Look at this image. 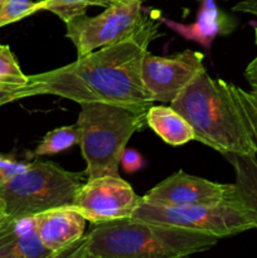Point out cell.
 <instances>
[{"label": "cell", "instance_id": "25", "mask_svg": "<svg viewBox=\"0 0 257 258\" xmlns=\"http://www.w3.org/2000/svg\"><path fill=\"white\" fill-rule=\"evenodd\" d=\"M7 216V206H5V202L0 198V222H2Z\"/></svg>", "mask_w": 257, "mask_h": 258}, {"label": "cell", "instance_id": "1", "mask_svg": "<svg viewBox=\"0 0 257 258\" xmlns=\"http://www.w3.org/2000/svg\"><path fill=\"white\" fill-rule=\"evenodd\" d=\"M161 17L149 15L130 37L78 57L75 62L28 76L20 97L50 95L77 102H103L136 111L153 106L141 77L149 44L159 35Z\"/></svg>", "mask_w": 257, "mask_h": 258}, {"label": "cell", "instance_id": "3", "mask_svg": "<svg viewBox=\"0 0 257 258\" xmlns=\"http://www.w3.org/2000/svg\"><path fill=\"white\" fill-rule=\"evenodd\" d=\"M193 127L194 140L222 155L257 156V135L232 95L229 82L204 71L170 103Z\"/></svg>", "mask_w": 257, "mask_h": 258}, {"label": "cell", "instance_id": "26", "mask_svg": "<svg viewBox=\"0 0 257 258\" xmlns=\"http://www.w3.org/2000/svg\"><path fill=\"white\" fill-rule=\"evenodd\" d=\"M5 3H7V0H0V8H2Z\"/></svg>", "mask_w": 257, "mask_h": 258}, {"label": "cell", "instance_id": "12", "mask_svg": "<svg viewBox=\"0 0 257 258\" xmlns=\"http://www.w3.org/2000/svg\"><path fill=\"white\" fill-rule=\"evenodd\" d=\"M0 258H53L38 236L34 216H7L0 222Z\"/></svg>", "mask_w": 257, "mask_h": 258}, {"label": "cell", "instance_id": "2", "mask_svg": "<svg viewBox=\"0 0 257 258\" xmlns=\"http://www.w3.org/2000/svg\"><path fill=\"white\" fill-rule=\"evenodd\" d=\"M218 241L204 232L128 217L95 224L60 257L179 258L208 251Z\"/></svg>", "mask_w": 257, "mask_h": 258}, {"label": "cell", "instance_id": "18", "mask_svg": "<svg viewBox=\"0 0 257 258\" xmlns=\"http://www.w3.org/2000/svg\"><path fill=\"white\" fill-rule=\"evenodd\" d=\"M28 78L29 77L23 73L9 45L0 44V88L19 91L27 86Z\"/></svg>", "mask_w": 257, "mask_h": 258}, {"label": "cell", "instance_id": "5", "mask_svg": "<svg viewBox=\"0 0 257 258\" xmlns=\"http://www.w3.org/2000/svg\"><path fill=\"white\" fill-rule=\"evenodd\" d=\"M86 173L68 171L53 161L27 163L23 171L0 183L8 216H35L55 207L72 206Z\"/></svg>", "mask_w": 257, "mask_h": 258}, {"label": "cell", "instance_id": "9", "mask_svg": "<svg viewBox=\"0 0 257 258\" xmlns=\"http://www.w3.org/2000/svg\"><path fill=\"white\" fill-rule=\"evenodd\" d=\"M201 52L185 49L171 55L146 53L141 67L144 87L151 101L170 105L176 96L206 71Z\"/></svg>", "mask_w": 257, "mask_h": 258}, {"label": "cell", "instance_id": "15", "mask_svg": "<svg viewBox=\"0 0 257 258\" xmlns=\"http://www.w3.org/2000/svg\"><path fill=\"white\" fill-rule=\"evenodd\" d=\"M224 158L233 166L237 196L251 211L257 229V156L228 154Z\"/></svg>", "mask_w": 257, "mask_h": 258}, {"label": "cell", "instance_id": "22", "mask_svg": "<svg viewBox=\"0 0 257 258\" xmlns=\"http://www.w3.org/2000/svg\"><path fill=\"white\" fill-rule=\"evenodd\" d=\"M120 164L122 165L126 173H135L140 170L144 165V159L140 154L133 149H125L122 156H121Z\"/></svg>", "mask_w": 257, "mask_h": 258}, {"label": "cell", "instance_id": "27", "mask_svg": "<svg viewBox=\"0 0 257 258\" xmlns=\"http://www.w3.org/2000/svg\"><path fill=\"white\" fill-rule=\"evenodd\" d=\"M143 2H146V0H143Z\"/></svg>", "mask_w": 257, "mask_h": 258}, {"label": "cell", "instance_id": "6", "mask_svg": "<svg viewBox=\"0 0 257 258\" xmlns=\"http://www.w3.org/2000/svg\"><path fill=\"white\" fill-rule=\"evenodd\" d=\"M131 218L204 232L219 239L254 228L253 216L239 198L191 206H158L141 201Z\"/></svg>", "mask_w": 257, "mask_h": 258}, {"label": "cell", "instance_id": "4", "mask_svg": "<svg viewBox=\"0 0 257 258\" xmlns=\"http://www.w3.org/2000/svg\"><path fill=\"white\" fill-rule=\"evenodd\" d=\"M77 118L87 179L120 176L118 165L131 136L146 125L148 111L103 102L82 103Z\"/></svg>", "mask_w": 257, "mask_h": 258}, {"label": "cell", "instance_id": "14", "mask_svg": "<svg viewBox=\"0 0 257 258\" xmlns=\"http://www.w3.org/2000/svg\"><path fill=\"white\" fill-rule=\"evenodd\" d=\"M146 125L171 146H180L194 140L193 127L171 106H150Z\"/></svg>", "mask_w": 257, "mask_h": 258}, {"label": "cell", "instance_id": "23", "mask_svg": "<svg viewBox=\"0 0 257 258\" xmlns=\"http://www.w3.org/2000/svg\"><path fill=\"white\" fill-rule=\"evenodd\" d=\"M244 77L252 90H257V55L248 63L244 71Z\"/></svg>", "mask_w": 257, "mask_h": 258}, {"label": "cell", "instance_id": "21", "mask_svg": "<svg viewBox=\"0 0 257 258\" xmlns=\"http://www.w3.org/2000/svg\"><path fill=\"white\" fill-rule=\"evenodd\" d=\"M25 166H27V163H19L7 156L0 155V183H4L15 174L23 171Z\"/></svg>", "mask_w": 257, "mask_h": 258}, {"label": "cell", "instance_id": "17", "mask_svg": "<svg viewBox=\"0 0 257 258\" xmlns=\"http://www.w3.org/2000/svg\"><path fill=\"white\" fill-rule=\"evenodd\" d=\"M116 0H40V9L58 15L65 23L86 13L90 7H110Z\"/></svg>", "mask_w": 257, "mask_h": 258}, {"label": "cell", "instance_id": "7", "mask_svg": "<svg viewBox=\"0 0 257 258\" xmlns=\"http://www.w3.org/2000/svg\"><path fill=\"white\" fill-rule=\"evenodd\" d=\"M143 0H116L96 17L86 14L66 23V37L75 44L78 57L135 34L145 23Z\"/></svg>", "mask_w": 257, "mask_h": 258}, {"label": "cell", "instance_id": "11", "mask_svg": "<svg viewBox=\"0 0 257 258\" xmlns=\"http://www.w3.org/2000/svg\"><path fill=\"white\" fill-rule=\"evenodd\" d=\"M34 217L38 236L53 258L62 256L85 234L87 221L72 206L55 207Z\"/></svg>", "mask_w": 257, "mask_h": 258}, {"label": "cell", "instance_id": "13", "mask_svg": "<svg viewBox=\"0 0 257 258\" xmlns=\"http://www.w3.org/2000/svg\"><path fill=\"white\" fill-rule=\"evenodd\" d=\"M161 22L165 23L170 29L175 30L183 38L199 43L204 48L211 47L214 38L221 33H224V28L231 27L227 23L226 15L222 14L221 10L217 8L214 0H202L197 20L191 24H180L163 18Z\"/></svg>", "mask_w": 257, "mask_h": 258}, {"label": "cell", "instance_id": "24", "mask_svg": "<svg viewBox=\"0 0 257 258\" xmlns=\"http://www.w3.org/2000/svg\"><path fill=\"white\" fill-rule=\"evenodd\" d=\"M22 100L20 97V90L19 91H8L0 88V107L7 103L14 102V101Z\"/></svg>", "mask_w": 257, "mask_h": 258}, {"label": "cell", "instance_id": "16", "mask_svg": "<svg viewBox=\"0 0 257 258\" xmlns=\"http://www.w3.org/2000/svg\"><path fill=\"white\" fill-rule=\"evenodd\" d=\"M81 134L77 125L62 126L54 128L44 135L37 148L29 154L30 158H42L47 155L62 153L72 146L80 145Z\"/></svg>", "mask_w": 257, "mask_h": 258}, {"label": "cell", "instance_id": "10", "mask_svg": "<svg viewBox=\"0 0 257 258\" xmlns=\"http://www.w3.org/2000/svg\"><path fill=\"white\" fill-rule=\"evenodd\" d=\"M237 198L234 183H214L179 170L150 189L143 201L158 206H191L216 204Z\"/></svg>", "mask_w": 257, "mask_h": 258}, {"label": "cell", "instance_id": "8", "mask_svg": "<svg viewBox=\"0 0 257 258\" xmlns=\"http://www.w3.org/2000/svg\"><path fill=\"white\" fill-rule=\"evenodd\" d=\"M143 197L120 176L105 175L87 179L78 189L72 207L86 221L93 224L105 223L133 216Z\"/></svg>", "mask_w": 257, "mask_h": 258}, {"label": "cell", "instance_id": "20", "mask_svg": "<svg viewBox=\"0 0 257 258\" xmlns=\"http://www.w3.org/2000/svg\"><path fill=\"white\" fill-rule=\"evenodd\" d=\"M232 95L257 135V90L247 91L229 82Z\"/></svg>", "mask_w": 257, "mask_h": 258}, {"label": "cell", "instance_id": "19", "mask_svg": "<svg viewBox=\"0 0 257 258\" xmlns=\"http://www.w3.org/2000/svg\"><path fill=\"white\" fill-rule=\"evenodd\" d=\"M40 7V0H7V3L0 8V28L39 12L42 10Z\"/></svg>", "mask_w": 257, "mask_h": 258}]
</instances>
